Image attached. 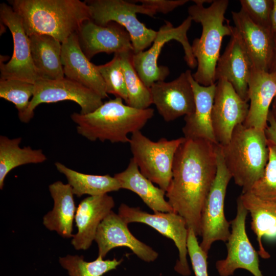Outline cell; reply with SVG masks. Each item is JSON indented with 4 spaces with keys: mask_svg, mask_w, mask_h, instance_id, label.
<instances>
[{
    "mask_svg": "<svg viewBox=\"0 0 276 276\" xmlns=\"http://www.w3.org/2000/svg\"><path fill=\"white\" fill-rule=\"evenodd\" d=\"M123 100L115 97L89 113H73L71 118L77 124L78 133L92 142L129 143L128 134L141 131L153 116L154 110L136 109Z\"/></svg>",
    "mask_w": 276,
    "mask_h": 276,
    "instance_id": "obj_4",
    "label": "cell"
},
{
    "mask_svg": "<svg viewBox=\"0 0 276 276\" xmlns=\"http://www.w3.org/2000/svg\"><path fill=\"white\" fill-rule=\"evenodd\" d=\"M85 2L89 8L91 19L100 26L113 21L125 28L130 35L133 53L144 51L155 39L157 31L148 28L140 21L137 13L154 17L156 12L143 5L124 0H90Z\"/></svg>",
    "mask_w": 276,
    "mask_h": 276,
    "instance_id": "obj_6",
    "label": "cell"
},
{
    "mask_svg": "<svg viewBox=\"0 0 276 276\" xmlns=\"http://www.w3.org/2000/svg\"><path fill=\"white\" fill-rule=\"evenodd\" d=\"M0 18L11 33L13 52L10 60L1 61L0 79H17L35 84L42 79L35 68L31 56L29 36L18 14L10 5L0 4Z\"/></svg>",
    "mask_w": 276,
    "mask_h": 276,
    "instance_id": "obj_12",
    "label": "cell"
},
{
    "mask_svg": "<svg viewBox=\"0 0 276 276\" xmlns=\"http://www.w3.org/2000/svg\"><path fill=\"white\" fill-rule=\"evenodd\" d=\"M34 65L42 79L65 77L61 62L62 43L52 36L34 34L29 36Z\"/></svg>",
    "mask_w": 276,
    "mask_h": 276,
    "instance_id": "obj_26",
    "label": "cell"
},
{
    "mask_svg": "<svg viewBox=\"0 0 276 276\" xmlns=\"http://www.w3.org/2000/svg\"><path fill=\"white\" fill-rule=\"evenodd\" d=\"M21 137L9 139L0 136V189H3L4 180L13 169L29 164H39L47 157L41 149H34L30 146L20 148Z\"/></svg>",
    "mask_w": 276,
    "mask_h": 276,
    "instance_id": "obj_28",
    "label": "cell"
},
{
    "mask_svg": "<svg viewBox=\"0 0 276 276\" xmlns=\"http://www.w3.org/2000/svg\"><path fill=\"white\" fill-rule=\"evenodd\" d=\"M216 84L212 123L217 143L223 146L229 141L235 128L245 121L249 104L225 79L218 80Z\"/></svg>",
    "mask_w": 276,
    "mask_h": 276,
    "instance_id": "obj_14",
    "label": "cell"
},
{
    "mask_svg": "<svg viewBox=\"0 0 276 276\" xmlns=\"http://www.w3.org/2000/svg\"><path fill=\"white\" fill-rule=\"evenodd\" d=\"M28 36L43 34L61 43L90 20L89 7L80 0L8 1Z\"/></svg>",
    "mask_w": 276,
    "mask_h": 276,
    "instance_id": "obj_2",
    "label": "cell"
},
{
    "mask_svg": "<svg viewBox=\"0 0 276 276\" xmlns=\"http://www.w3.org/2000/svg\"><path fill=\"white\" fill-rule=\"evenodd\" d=\"M61 62L65 78L91 89L103 99L108 97L105 83L97 65L82 52L77 33L62 42Z\"/></svg>",
    "mask_w": 276,
    "mask_h": 276,
    "instance_id": "obj_20",
    "label": "cell"
},
{
    "mask_svg": "<svg viewBox=\"0 0 276 276\" xmlns=\"http://www.w3.org/2000/svg\"><path fill=\"white\" fill-rule=\"evenodd\" d=\"M195 98L194 112L185 116V125L182 128L186 139H203L217 144L212 123V111L216 90V83L203 86L197 82L189 73Z\"/></svg>",
    "mask_w": 276,
    "mask_h": 276,
    "instance_id": "obj_22",
    "label": "cell"
},
{
    "mask_svg": "<svg viewBox=\"0 0 276 276\" xmlns=\"http://www.w3.org/2000/svg\"><path fill=\"white\" fill-rule=\"evenodd\" d=\"M275 96L276 75L252 70L248 83L249 109L243 124L265 130L270 107Z\"/></svg>",
    "mask_w": 276,
    "mask_h": 276,
    "instance_id": "obj_23",
    "label": "cell"
},
{
    "mask_svg": "<svg viewBox=\"0 0 276 276\" xmlns=\"http://www.w3.org/2000/svg\"><path fill=\"white\" fill-rule=\"evenodd\" d=\"M192 21L191 17L188 16L176 27L170 22L165 21V24L157 31L156 37L149 49L133 54V66L147 87H150L156 82L164 81L169 75V68L166 66H159L157 61L164 45L172 40H176L182 45L185 53L184 59L189 67L193 69L197 66L187 36Z\"/></svg>",
    "mask_w": 276,
    "mask_h": 276,
    "instance_id": "obj_7",
    "label": "cell"
},
{
    "mask_svg": "<svg viewBox=\"0 0 276 276\" xmlns=\"http://www.w3.org/2000/svg\"><path fill=\"white\" fill-rule=\"evenodd\" d=\"M232 16L253 70L269 72L273 50L272 31L254 23L241 10L232 11Z\"/></svg>",
    "mask_w": 276,
    "mask_h": 276,
    "instance_id": "obj_19",
    "label": "cell"
},
{
    "mask_svg": "<svg viewBox=\"0 0 276 276\" xmlns=\"http://www.w3.org/2000/svg\"><path fill=\"white\" fill-rule=\"evenodd\" d=\"M140 2L142 5L151 8L156 13L166 14L176 8L181 6L189 2L188 0H139L132 1Z\"/></svg>",
    "mask_w": 276,
    "mask_h": 276,
    "instance_id": "obj_37",
    "label": "cell"
},
{
    "mask_svg": "<svg viewBox=\"0 0 276 276\" xmlns=\"http://www.w3.org/2000/svg\"><path fill=\"white\" fill-rule=\"evenodd\" d=\"M189 71L172 81H157L150 87L152 104L166 122L173 121L194 111L195 98L189 79Z\"/></svg>",
    "mask_w": 276,
    "mask_h": 276,
    "instance_id": "obj_15",
    "label": "cell"
},
{
    "mask_svg": "<svg viewBox=\"0 0 276 276\" xmlns=\"http://www.w3.org/2000/svg\"><path fill=\"white\" fill-rule=\"evenodd\" d=\"M106 86L107 94H112L128 102V93L125 79L118 53L114 54L111 60L97 65Z\"/></svg>",
    "mask_w": 276,
    "mask_h": 276,
    "instance_id": "obj_34",
    "label": "cell"
},
{
    "mask_svg": "<svg viewBox=\"0 0 276 276\" xmlns=\"http://www.w3.org/2000/svg\"><path fill=\"white\" fill-rule=\"evenodd\" d=\"M95 241L98 246V256L104 258L112 249L127 247L141 260L154 261L158 254L152 248L136 238L130 232L126 223L111 211L100 224Z\"/></svg>",
    "mask_w": 276,
    "mask_h": 276,
    "instance_id": "obj_17",
    "label": "cell"
},
{
    "mask_svg": "<svg viewBox=\"0 0 276 276\" xmlns=\"http://www.w3.org/2000/svg\"><path fill=\"white\" fill-rule=\"evenodd\" d=\"M264 131L267 139L276 145V123L270 111L268 117L267 125Z\"/></svg>",
    "mask_w": 276,
    "mask_h": 276,
    "instance_id": "obj_38",
    "label": "cell"
},
{
    "mask_svg": "<svg viewBox=\"0 0 276 276\" xmlns=\"http://www.w3.org/2000/svg\"><path fill=\"white\" fill-rule=\"evenodd\" d=\"M77 34L80 47L89 60L100 53L114 54L125 51L133 52L128 32L116 22L100 26L88 20L83 22Z\"/></svg>",
    "mask_w": 276,
    "mask_h": 276,
    "instance_id": "obj_16",
    "label": "cell"
},
{
    "mask_svg": "<svg viewBox=\"0 0 276 276\" xmlns=\"http://www.w3.org/2000/svg\"><path fill=\"white\" fill-rule=\"evenodd\" d=\"M114 177L118 180L121 189L136 193L154 213L174 212L165 198L166 192L155 187L141 172L132 158L125 170L116 174Z\"/></svg>",
    "mask_w": 276,
    "mask_h": 276,
    "instance_id": "obj_25",
    "label": "cell"
},
{
    "mask_svg": "<svg viewBox=\"0 0 276 276\" xmlns=\"http://www.w3.org/2000/svg\"><path fill=\"white\" fill-rule=\"evenodd\" d=\"M253 68L241 38L233 27L230 40L220 56L215 70L216 82L225 79L236 93L248 102V83Z\"/></svg>",
    "mask_w": 276,
    "mask_h": 276,
    "instance_id": "obj_18",
    "label": "cell"
},
{
    "mask_svg": "<svg viewBox=\"0 0 276 276\" xmlns=\"http://www.w3.org/2000/svg\"><path fill=\"white\" fill-rule=\"evenodd\" d=\"M231 178L218 144L216 175L201 214L202 240L199 245L207 254L215 242H226L231 233V223L226 220L224 214V201L227 186Z\"/></svg>",
    "mask_w": 276,
    "mask_h": 276,
    "instance_id": "obj_9",
    "label": "cell"
},
{
    "mask_svg": "<svg viewBox=\"0 0 276 276\" xmlns=\"http://www.w3.org/2000/svg\"><path fill=\"white\" fill-rule=\"evenodd\" d=\"M268 160L264 174L248 192L263 200L276 201V145L268 140Z\"/></svg>",
    "mask_w": 276,
    "mask_h": 276,
    "instance_id": "obj_33",
    "label": "cell"
},
{
    "mask_svg": "<svg viewBox=\"0 0 276 276\" xmlns=\"http://www.w3.org/2000/svg\"><path fill=\"white\" fill-rule=\"evenodd\" d=\"M113 198L107 194L89 196L77 208L75 220L78 229L72 244L76 250H86L95 239L98 228L114 206Z\"/></svg>",
    "mask_w": 276,
    "mask_h": 276,
    "instance_id": "obj_21",
    "label": "cell"
},
{
    "mask_svg": "<svg viewBox=\"0 0 276 276\" xmlns=\"http://www.w3.org/2000/svg\"><path fill=\"white\" fill-rule=\"evenodd\" d=\"M220 146L225 165L235 183L242 188V193L249 192L263 175L268 160L264 130L239 124L228 143Z\"/></svg>",
    "mask_w": 276,
    "mask_h": 276,
    "instance_id": "obj_5",
    "label": "cell"
},
{
    "mask_svg": "<svg viewBox=\"0 0 276 276\" xmlns=\"http://www.w3.org/2000/svg\"><path fill=\"white\" fill-rule=\"evenodd\" d=\"M123 70L128 93L127 105L139 109L148 108L152 104L150 87L142 81L132 62V51L118 53Z\"/></svg>",
    "mask_w": 276,
    "mask_h": 276,
    "instance_id": "obj_30",
    "label": "cell"
},
{
    "mask_svg": "<svg viewBox=\"0 0 276 276\" xmlns=\"http://www.w3.org/2000/svg\"><path fill=\"white\" fill-rule=\"evenodd\" d=\"M35 89L34 84L17 79H0V98L12 102L18 116L28 107Z\"/></svg>",
    "mask_w": 276,
    "mask_h": 276,
    "instance_id": "obj_32",
    "label": "cell"
},
{
    "mask_svg": "<svg viewBox=\"0 0 276 276\" xmlns=\"http://www.w3.org/2000/svg\"><path fill=\"white\" fill-rule=\"evenodd\" d=\"M241 9L255 24L271 30L273 0H240Z\"/></svg>",
    "mask_w": 276,
    "mask_h": 276,
    "instance_id": "obj_35",
    "label": "cell"
},
{
    "mask_svg": "<svg viewBox=\"0 0 276 276\" xmlns=\"http://www.w3.org/2000/svg\"><path fill=\"white\" fill-rule=\"evenodd\" d=\"M57 170L66 178L74 195L81 197L83 195L97 196L117 191L121 189L118 180L108 174L100 175L81 173L57 162Z\"/></svg>",
    "mask_w": 276,
    "mask_h": 276,
    "instance_id": "obj_29",
    "label": "cell"
},
{
    "mask_svg": "<svg viewBox=\"0 0 276 276\" xmlns=\"http://www.w3.org/2000/svg\"><path fill=\"white\" fill-rule=\"evenodd\" d=\"M273 5L271 15V31H276V0H273Z\"/></svg>",
    "mask_w": 276,
    "mask_h": 276,
    "instance_id": "obj_40",
    "label": "cell"
},
{
    "mask_svg": "<svg viewBox=\"0 0 276 276\" xmlns=\"http://www.w3.org/2000/svg\"><path fill=\"white\" fill-rule=\"evenodd\" d=\"M197 236L192 229H189L187 249L195 276H209L208 254L201 248Z\"/></svg>",
    "mask_w": 276,
    "mask_h": 276,
    "instance_id": "obj_36",
    "label": "cell"
},
{
    "mask_svg": "<svg viewBox=\"0 0 276 276\" xmlns=\"http://www.w3.org/2000/svg\"><path fill=\"white\" fill-rule=\"evenodd\" d=\"M185 138L168 140L161 138L152 141L141 131L132 133L129 144L133 157L141 172L165 192L172 176L174 156Z\"/></svg>",
    "mask_w": 276,
    "mask_h": 276,
    "instance_id": "obj_8",
    "label": "cell"
},
{
    "mask_svg": "<svg viewBox=\"0 0 276 276\" xmlns=\"http://www.w3.org/2000/svg\"><path fill=\"white\" fill-rule=\"evenodd\" d=\"M240 197L251 216V228L257 236L258 254L263 259H269L270 255L262 239L264 236H276V201L263 200L250 192L242 193Z\"/></svg>",
    "mask_w": 276,
    "mask_h": 276,
    "instance_id": "obj_27",
    "label": "cell"
},
{
    "mask_svg": "<svg viewBox=\"0 0 276 276\" xmlns=\"http://www.w3.org/2000/svg\"><path fill=\"white\" fill-rule=\"evenodd\" d=\"M34 85V92L28 107L18 116L23 123L30 121L34 116V110L42 103L74 101L79 105L80 113L83 114L94 111L103 103V99L94 91L65 77L57 80L41 79Z\"/></svg>",
    "mask_w": 276,
    "mask_h": 276,
    "instance_id": "obj_10",
    "label": "cell"
},
{
    "mask_svg": "<svg viewBox=\"0 0 276 276\" xmlns=\"http://www.w3.org/2000/svg\"><path fill=\"white\" fill-rule=\"evenodd\" d=\"M271 108L270 109V112L274 118V120L276 123V96L273 99L271 104Z\"/></svg>",
    "mask_w": 276,
    "mask_h": 276,
    "instance_id": "obj_41",
    "label": "cell"
},
{
    "mask_svg": "<svg viewBox=\"0 0 276 276\" xmlns=\"http://www.w3.org/2000/svg\"><path fill=\"white\" fill-rule=\"evenodd\" d=\"M273 50L269 73L276 75V31L273 32Z\"/></svg>",
    "mask_w": 276,
    "mask_h": 276,
    "instance_id": "obj_39",
    "label": "cell"
},
{
    "mask_svg": "<svg viewBox=\"0 0 276 276\" xmlns=\"http://www.w3.org/2000/svg\"><path fill=\"white\" fill-rule=\"evenodd\" d=\"M118 215L128 224L132 222L144 223L171 239L177 247L179 254L174 270L184 276L191 274L187 260L189 229L183 217L174 212L150 214L139 207H131L124 203L120 205Z\"/></svg>",
    "mask_w": 276,
    "mask_h": 276,
    "instance_id": "obj_11",
    "label": "cell"
},
{
    "mask_svg": "<svg viewBox=\"0 0 276 276\" xmlns=\"http://www.w3.org/2000/svg\"><path fill=\"white\" fill-rule=\"evenodd\" d=\"M49 189L54 200V206L44 216L43 225L63 238L73 237V225L77 208L71 187L68 183L57 181L51 184Z\"/></svg>",
    "mask_w": 276,
    "mask_h": 276,
    "instance_id": "obj_24",
    "label": "cell"
},
{
    "mask_svg": "<svg viewBox=\"0 0 276 276\" xmlns=\"http://www.w3.org/2000/svg\"><path fill=\"white\" fill-rule=\"evenodd\" d=\"M248 212L242 200H237V213L231 222V231L227 240V256L216 262L220 276H230L239 268L249 271L254 276H263L259 268V254L250 243L246 231V219Z\"/></svg>",
    "mask_w": 276,
    "mask_h": 276,
    "instance_id": "obj_13",
    "label": "cell"
},
{
    "mask_svg": "<svg viewBox=\"0 0 276 276\" xmlns=\"http://www.w3.org/2000/svg\"><path fill=\"white\" fill-rule=\"evenodd\" d=\"M195 5L188 8L192 20L202 26L201 35L194 39L192 49L197 62V70L192 74L194 80L203 86L216 83L215 70L220 56L223 37L231 36L233 27L224 24L228 7L227 0H194Z\"/></svg>",
    "mask_w": 276,
    "mask_h": 276,
    "instance_id": "obj_3",
    "label": "cell"
},
{
    "mask_svg": "<svg viewBox=\"0 0 276 276\" xmlns=\"http://www.w3.org/2000/svg\"><path fill=\"white\" fill-rule=\"evenodd\" d=\"M123 259L119 260H103L100 256L94 261L87 262L82 256L66 255L60 257L59 262L67 271L70 276H102L105 273L116 269Z\"/></svg>",
    "mask_w": 276,
    "mask_h": 276,
    "instance_id": "obj_31",
    "label": "cell"
},
{
    "mask_svg": "<svg viewBox=\"0 0 276 276\" xmlns=\"http://www.w3.org/2000/svg\"><path fill=\"white\" fill-rule=\"evenodd\" d=\"M218 146L206 140L185 139L175 153L166 192L174 212L196 236L201 235V211L216 175Z\"/></svg>",
    "mask_w": 276,
    "mask_h": 276,
    "instance_id": "obj_1",
    "label": "cell"
}]
</instances>
